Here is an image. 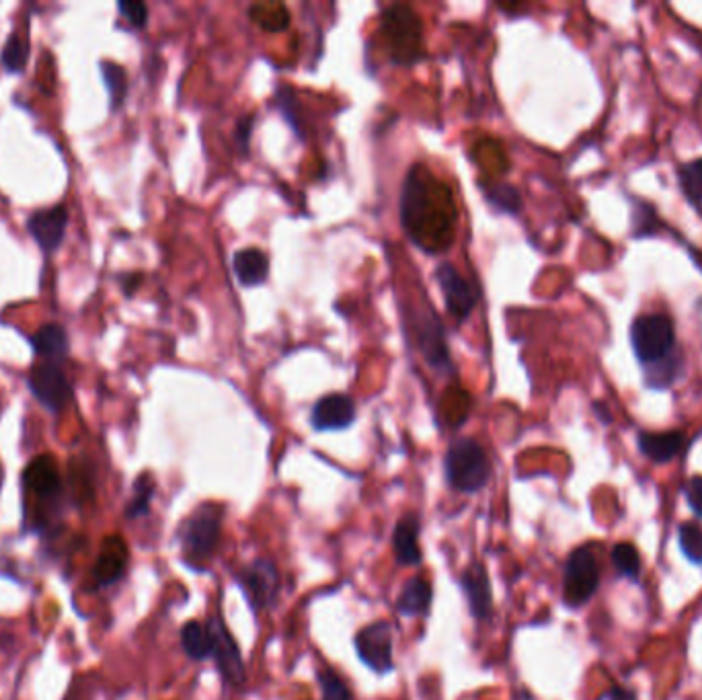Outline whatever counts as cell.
Wrapping results in <instances>:
<instances>
[{
    "instance_id": "obj_1",
    "label": "cell",
    "mask_w": 702,
    "mask_h": 700,
    "mask_svg": "<svg viewBox=\"0 0 702 700\" xmlns=\"http://www.w3.org/2000/svg\"><path fill=\"white\" fill-rule=\"evenodd\" d=\"M458 210L448 183L415 163L403 183L401 224L425 253H444L456 239Z\"/></svg>"
},
{
    "instance_id": "obj_2",
    "label": "cell",
    "mask_w": 702,
    "mask_h": 700,
    "mask_svg": "<svg viewBox=\"0 0 702 700\" xmlns=\"http://www.w3.org/2000/svg\"><path fill=\"white\" fill-rule=\"evenodd\" d=\"M380 33L386 42L390 62L395 66H415L425 56L423 21L409 5H393L380 15Z\"/></svg>"
},
{
    "instance_id": "obj_3",
    "label": "cell",
    "mask_w": 702,
    "mask_h": 700,
    "mask_svg": "<svg viewBox=\"0 0 702 700\" xmlns=\"http://www.w3.org/2000/svg\"><path fill=\"white\" fill-rule=\"evenodd\" d=\"M220 530H222V508L218 503L200 505V508L181 524V530H179L181 551L185 561L191 567L200 569L212 559L220 542Z\"/></svg>"
},
{
    "instance_id": "obj_4",
    "label": "cell",
    "mask_w": 702,
    "mask_h": 700,
    "mask_svg": "<svg viewBox=\"0 0 702 700\" xmlns=\"http://www.w3.org/2000/svg\"><path fill=\"white\" fill-rule=\"evenodd\" d=\"M448 483L462 493L481 491L491 477V462L485 448L473 438H460L448 446L446 452Z\"/></svg>"
},
{
    "instance_id": "obj_5",
    "label": "cell",
    "mask_w": 702,
    "mask_h": 700,
    "mask_svg": "<svg viewBox=\"0 0 702 700\" xmlns=\"http://www.w3.org/2000/svg\"><path fill=\"white\" fill-rule=\"evenodd\" d=\"M631 345L639 364L651 366L674 354L676 329L668 315H639L631 325Z\"/></svg>"
},
{
    "instance_id": "obj_6",
    "label": "cell",
    "mask_w": 702,
    "mask_h": 700,
    "mask_svg": "<svg viewBox=\"0 0 702 700\" xmlns=\"http://www.w3.org/2000/svg\"><path fill=\"white\" fill-rule=\"evenodd\" d=\"M27 386L35 401L54 415L62 413L74 399V388L66 378L62 364L56 362H35L29 370Z\"/></svg>"
},
{
    "instance_id": "obj_7",
    "label": "cell",
    "mask_w": 702,
    "mask_h": 700,
    "mask_svg": "<svg viewBox=\"0 0 702 700\" xmlns=\"http://www.w3.org/2000/svg\"><path fill=\"white\" fill-rule=\"evenodd\" d=\"M600 586V569L590 547L575 549L565 563L563 600L567 606L579 608L588 604Z\"/></svg>"
},
{
    "instance_id": "obj_8",
    "label": "cell",
    "mask_w": 702,
    "mask_h": 700,
    "mask_svg": "<svg viewBox=\"0 0 702 700\" xmlns=\"http://www.w3.org/2000/svg\"><path fill=\"white\" fill-rule=\"evenodd\" d=\"M415 337H417L419 352L425 358L429 368L444 376L456 372L450 349H448V341H446V329L436 313H425L421 317L417 315Z\"/></svg>"
},
{
    "instance_id": "obj_9",
    "label": "cell",
    "mask_w": 702,
    "mask_h": 700,
    "mask_svg": "<svg viewBox=\"0 0 702 700\" xmlns=\"http://www.w3.org/2000/svg\"><path fill=\"white\" fill-rule=\"evenodd\" d=\"M434 276H436V282L442 290L444 304H446V310L450 313V317H454L458 323L471 317V313L479 302V290L448 261H444L436 267Z\"/></svg>"
},
{
    "instance_id": "obj_10",
    "label": "cell",
    "mask_w": 702,
    "mask_h": 700,
    "mask_svg": "<svg viewBox=\"0 0 702 700\" xmlns=\"http://www.w3.org/2000/svg\"><path fill=\"white\" fill-rule=\"evenodd\" d=\"M356 651L370 670L378 674L393 670V633L388 622L378 620L364 627L356 637Z\"/></svg>"
},
{
    "instance_id": "obj_11",
    "label": "cell",
    "mask_w": 702,
    "mask_h": 700,
    "mask_svg": "<svg viewBox=\"0 0 702 700\" xmlns=\"http://www.w3.org/2000/svg\"><path fill=\"white\" fill-rule=\"evenodd\" d=\"M68 218L70 214L66 204H56L44 210H35L27 218L29 235L37 243V247L42 249L44 255H54L60 249L66 237Z\"/></svg>"
},
{
    "instance_id": "obj_12",
    "label": "cell",
    "mask_w": 702,
    "mask_h": 700,
    "mask_svg": "<svg viewBox=\"0 0 702 700\" xmlns=\"http://www.w3.org/2000/svg\"><path fill=\"white\" fill-rule=\"evenodd\" d=\"M23 487L39 503H54L64 493V481L58 464L52 456L44 454L33 458L23 471Z\"/></svg>"
},
{
    "instance_id": "obj_13",
    "label": "cell",
    "mask_w": 702,
    "mask_h": 700,
    "mask_svg": "<svg viewBox=\"0 0 702 700\" xmlns=\"http://www.w3.org/2000/svg\"><path fill=\"white\" fill-rule=\"evenodd\" d=\"M130 561V551L128 544L122 536L111 534L101 542V549L97 555V561L91 571V583L97 590H105L115 586L126 575Z\"/></svg>"
},
{
    "instance_id": "obj_14",
    "label": "cell",
    "mask_w": 702,
    "mask_h": 700,
    "mask_svg": "<svg viewBox=\"0 0 702 700\" xmlns=\"http://www.w3.org/2000/svg\"><path fill=\"white\" fill-rule=\"evenodd\" d=\"M208 629L212 635V655L224 682L230 686H241L245 680V666L237 641L228 633L222 618H212Z\"/></svg>"
},
{
    "instance_id": "obj_15",
    "label": "cell",
    "mask_w": 702,
    "mask_h": 700,
    "mask_svg": "<svg viewBox=\"0 0 702 700\" xmlns=\"http://www.w3.org/2000/svg\"><path fill=\"white\" fill-rule=\"evenodd\" d=\"M356 421V403L349 395L331 393L319 399L310 411V423L317 432H341Z\"/></svg>"
},
{
    "instance_id": "obj_16",
    "label": "cell",
    "mask_w": 702,
    "mask_h": 700,
    "mask_svg": "<svg viewBox=\"0 0 702 700\" xmlns=\"http://www.w3.org/2000/svg\"><path fill=\"white\" fill-rule=\"evenodd\" d=\"M241 588L247 594L249 602L253 608L261 610L271 604V600L276 598V592L280 588V577L278 569L267 559H257L253 561L241 575Z\"/></svg>"
},
{
    "instance_id": "obj_17",
    "label": "cell",
    "mask_w": 702,
    "mask_h": 700,
    "mask_svg": "<svg viewBox=\"0 0 702 700\" xmlns=\"http://www.w3.org/2000/svg\"><path fill=\"white\" fill-rule=\"evenodd\" d=\"M462 590L468 598V606H471V612L475 618L485 620L491 614V583H489V575L485 565L481 563H473L471 567H466V571L462 573Z\"/></svg>"
},
{
    "instance_id": "obj_18",
    "label": "cell",
    "mask_w": 702,
    "mask_h": 700,
    "mask_svg": "<svg viewBox=\"0 0 702 700\" xmlns=\"http://www.w3.org/2000/svg\"><path fill=\"white\" fill-rule=\"evenodd\" d=\"M31 347L33 354L39 360L46 362H56V364H64L70 352V341H68V333L64 327L56 325V323H48L44 327H39L31 337Z\"/></svg>"
},
{
    "instance_id": "obj_19",
    "label": "cell",
    "mask_w": 702,
    "mask_h": 700,
    "mask_svg": "<svg viewBox=\"0 0 702 700\" xmlns=\"http://www.w3.org/2000/svg\"><path fill=\"white\" fill-rule=\"evenodd\" d=\"M686 444L682 432H641L639 434V450L643 456L657 464H666L674 460Z\"/></svg>"
},
{
    "instance_id": "obj_20",
    "label": "cell",
    "mask_w": 702,
    "mask_h": 700,
    "mask_svg": "<svg viewBox=\"0 0 702 700\" xmlns=\"http://www.w3.org/2000/svg\"><path fill=\"white\" fill-rule=\"evenodd\" d=\"M232 269L237 274V280L245 288L261 286L267 282L269 276V259L261 249L247 247L234 253L232 257Z\"/></svg>"
},
{
    "instance_id": "obj_21",
    "label": "cell",
    "mask_w": 702,
    "mask_h": 700,
    "mask_svg": "<svg viewBox=\"0 0 702 700\" xmlns=\"http://www.w3.org/2000/svg\"><path fill=\"white\" fill-rule=\"evenodd\" d=\"M395 555L399 565L415 567L421 563L419 551V520L415 516H405L395 528Z\"/></svg>"
},
{
    "instance_id": "obj_22",
    "label": "cell",
    "mask_w": 702,
    "mask_h": 700,
    "mask_svg": "<svg viewBox=\"0 0 702 700\" xmlns=\"http://www.w3.org/2000/svg\"><path fill=\"white\" fill-rule=\"evenodd\" d=\"M429 604H432V588L425 579L415 577L403 588L397 608L405 616H419L429 610Z\"/></svg>"
},
{
    "instance_id": "obj_23",
    "label": "cell",
    "mask_w": 702,
    "mask_h": 700,
    "mask_svg": "<svg viewBox=\"0 0 702 700\" xmlns=\"http://www.w3.org/2000/svg\"><path fill=\"white\" fill-rule=\"evenodd\" d=\"M101 68V76H103V85L107 89L109 95V109L117 111L128 95V72L124 66H120L117 62H109V60H101L99 64Z\"/></svg>"
},
{
    "instance_id": "obj_24",
    "label": "cell",
    "mask_w": 702,
    "mask_h": 700,
    "mask_svg": "<svg viewBox=\"0 0 702 700\" xmlns=\"http://www.w3.org/2000/svg\"><path fill=\"white\" fill-rule=\"evenodd\" d=\"M181 645H183V651L195 661H202V659L210 657L212 655L210 629L204 627L202 622H195V620L187 622L181 631Z\"/></svg>"
},
{
    "instance_id": "obj_25",
    "label": "cell",
    "mask_w": 702,
    "mask_h": 700,
    "mask_svg": "<svg viewBox=\"0 0 702 700\" xmlns=\"http://www.w3.org/2000/svg\"><path fill=\"white\" fill-rule=\"evenodd\" d=\"M27 60H29L27 37L19 31H13L9 35L3 52H0V66H3V70L9 74H21L27 66Z\"/></svg>"
},
{
    "instance_id": "obj_26",
    "label": "cell",
    "mask_w": 702,
    "mask_h": 700,
    "mask_svg": "<svg viewBox=\"0 0 702 700\" xmlns=\"http://www.w3.org/2000/svg\"><path fill=\"white\" fill-rule=\"evenodd\" d=\"M485 189V200L499 212L505 214H518L522 210V198L520 191L510 185V183H493V185H483Z\"/></svg>"
},
{
    "instance_id": "obj_27",
    "label": "cell",
    "mask_w": 702,
    "mask_h": 700,
    "mask_svg": "<svg viewBox=\"0 0 702 700\" xmlns=\"http://www.w3.org/2000/svg\"><path fill=\"white\" fill-rule=\"evenodd\" d=\"M678 179L686 200L702 210V159L684 163L678 171Z\"/></svg>"
},
{
    "instance_id": "obj_28",
    "label": "cell",
    "mask_w": 702,
    "mask_h": 700,
    "mask_svg": "<svg viewBox=\"0 0 702 700\" xmlns=\"http://www.w3.org/2000/svg\"><path fill=\"white\" fill-rule=\"evenodd\" d=\"M154 479L144 473L136 479L134 483V491H132V497H130V503H128V508H126V516L130 520H136V518H142L148 514L150 510V501H152V495H154Z\"/></svg>"
},
{
    "instance_id": "obj_29",
    "label": "cell",
    "mask_w": 702,
    "mask_h": 700,
    "mask_svg": "<svg viewBox=\"0 0 702 700\" xmlns=\"http://www.w3.org/2000/svg\"><path fill=\"white\" fill-rule=\"evenodd\" d=\"M612 563L618 575L627 579H637L641 575V555L631 542H618L612 549Z\"/></svg>"
},
{
    "instance_id": "obj_30",
    "label": "cell",
    "mask_w": 702,
    "mask_h": 700,
    "mask_svg": "<svg viewBox=\"0 0 702 700\" xmlns=\"http://www.w3.org/2000/svg\"><path fill=\"white\" fill-rule=\"evenodd\" d=\"M682 362L678 356H668L666 360H661L657 364L645 366V384L651 388H668L674 384V380L678 378V370H680Z\"/></svg>"
},
{
    "instance_id": "obj_31",
    "label": "cell",
    "mask_w": 702,
    "mask_h": 700,
    "mask_svg": "<svg viewBox=\"0 0 702 700\" xmlns=\"http://www.w3.org/2000/svg\"><path fill=\"white\" fill-rule=\"evenodd\" d=\"M633 237L635 239H643V237H651L659 228V216L655 212V208L643 200H633Z\"/></svg>"
},
{
    "instance_id": "obj_32",
    "label": "cell",
    "mask_w": 702,
    "mask_h": 700,
    "mask_svg": "<svg viewBox=\"0 0 702 700\" xmlns=\"http://www.w3.org/2000/svg\"><path fill=\"white\" fill-rule=\"evenodd\" d=\"M678 542L684 557L694 563L702 565V528L696 522H684L678 528Z\"/></svg>"
},
{
    "instance_id": "obj_33",
    "label": "cell",
    "mask_w": 702,
    "mask_h": 700,
    "mask_svg": "<svg viewBox=\"0 0 702 700\" xmlns=\"http://www.w3.org/2000/svg\"><path fill=\"white\" fill-rule=\"evenodd\" d=\"M319 684L323 690V700H351L349 688L333 670H321Z\"/></svg>"
},
{
    "instance_id": "obj_34",
    "label": "cell",
    "mask_w": 702,
    "mask_h": 700,
    "mask_svg": "<svg viewBox=\"0 0 702 700\" xmlns=\"http://www.w3.org/2000/svg\"><path fill=\"white\" fill-rule=\"evenodd\" d=\"M276 105L280 107V111L284 113V118L288 120V124L294 128V132L302 138V130H300V115H298V103H296V95L292 93L290 87H280L276 93Z\"/></svg>"
},
{
    "instance_id": "obj_35",
    "label": "cell",
    "mask_w": 702,
    "mask_h": 700,
    "mask_svg": "<svg viewBox=\"0 0 702 700\" xmlns=\"http://www.w3.org/2000/svg\"><path fill=\"white\" fill-rule=\"evenodd\" d=\"M117 11L134 29H144L148 25V7L140 0H122L117 3Z\"/></svg>"
},
{
    "instance_id": "obj_36",
    "label": "cell",
    "mask_w": 702,
    "mask_h": 700,
    "mask_svg": "<svg viewBox=\"0 0 702 700\" xmlns=\"http://www.w3.org/2000/svg\"><path fill=\"white\" fill-rule=\"evenodd\" d=\"M684 497L690 505V510L702 518V475H696V477H690L686 483H684Z\"/></svg>"
},
{
    "instance_id": "obj_37",
    "label": "cell",
    "mask_w": 702,
    "mask_h": 700,
    "mask_svg": "<svg viewBox=\"0 0 702 700\" xmlns=\"http://www.w3.org/2000/svg\"><path fill=\"white\" fill-rule=\"evenodd\" d=\"M255 113H245L243 118L237 122V130H234V140L243 154L249 152V142H251V132L255 128Z\"/></svg>"
},
{
    "instance_id": "obj_38",
    "label": "cell",
    "mask_w": 702,
    "mask_h": 700,
    "mask_svg": "<svg viewBox=\"0 0 702 700\" xmlns=\"http://www.w3.org/2000/svg\"><path fill=\"white\" fill-rule=\"evenodd\" d=\"M124 280H120L122 282V286H124V294L130 298L138 288H140V284H142V276L140 274H126V276H122Z\"/></svg>"
},
{
    "instance_id": "obj_39",
    "label": "cell",
    "mask_w": 702,
    "mask_h": 700,
    "mask_svg": "<svg viewBox=\"0 0 702 700\" xmlns=\"http://www.w3.org/2000/svg\"><path fill=\"white\" fill-rule=\"evenodd\" d=\"M604 698H608V700H637V694L633 692V690H629V688H612Z\"/></svg>"
}]
</instances>
